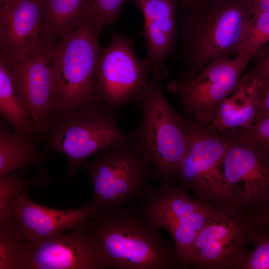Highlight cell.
<instances>
[{
  "label": "cell",
  "mask_w": 269,
  "mask_h": 269,
  "mask_svg": "<svg viewBox=\"0 0 269 269\" xmlns=\"http://www.w3.org/2000/svg\"><path fill=\"white\" fill-rule=\"evenodd\" d=\"M85 227L95 241L103 269H172L180 267L175 246L137 206L99 212Z\"/></svg>",
  "instance_id": "1"
},
{
  "label": "cell",
  "mask_w": 269,
  "mask_h": 269,
  "mask_svg": "<svg viewBox=\"0 0 269 269\" xmlns=\"http://www.w3.org/2000/svg\"><path fill=\"white\" fill-rule=\"evenodd\" d=\"M252 15L251 0H213L184 12L178 17L185 64L179 78H195L215 58L237 56L245 25Z\"/></svg>",
  "instance_id": "2"
},
{
  "label": "cell",
  "mask_w": 269,
  "mask_h": 269,
  "mask_svg": "<svg viewBox=\"0 0 269 269\" xmlns=\"http://www.w3.org/2000/svg\"><path fill=\"white\" fill-rule=\"evenodd\" d=\"M152 75L135 98L141 119L132 132L133 147L147 162L152 178L161 183L174 175L187 149L186 118L169 104L160 85Z\"/></svg>",
  "instance_id": "3"
},
{
  "label": "cell",
  "mask_w": 269,
  "mask_h": 269,
  "mask_svg": "<svg viewBox=\"0 0 269 269\" xmlns=\"http://www.w3.org/2000/svg\"><path fill=\"white\" fill-rule=\"evenodd\" d=\"M98 36L92 13L50 47L56 119L66 112L100 101L96 86L102 50Z\"/></svg>",
  "instance_id": "4"
},
{
  "label": "cell",
  "mask_w": 269,
  "mask_h": 269,
  "mask_svg": "<svg viewBox=\"0 0 269 269\" xmlns=\"http://www.w3.org/2000/svg\"><path fill=\"white\" fill-rule=\"evenodd\" d=\"M116 112L100 101L62 114L46 134L44 151H56L64 155L70 178L90 156L132 145V132L119 128Z\"/></svg>",
  "instance_id": "5"
},
{
  "label": "cell",
  "mask_w": 269,
  "mask_h": 269,
  "mask_svg": "<svg viewBox=\"0 0 269 269\" xmlns=\"http://www.w3.org/2000/svg\"><path fill=\"white\" fill-rule=\"evenodd\" d=\"M188 190L181 184L175 185L170 178L161 182L158 189H153L137 206L147 220L171 236L180 267L194 266V241L216 208L191 197Z\"/></svg>",
  "instance_id": "6"
},
{
  "label": "cell",
  "mask_w": 269,
  "mask_h": 269,
  "mask_svg": "<svg viewBox=\"0 0 269 269\" xmlns=\"http://www.w3.org/2000/svg\"><path fill=\"white\" fill-rule=\"evenodd\" d=\"M80 170L89 176L93 195L89 203L99 212H113L128 201L143 200L153 189L152 170L147 162L133 147L105 150Z\"/></svg>",
  "instance_id": "7"
},
{
  "label": "cell",
  "mask_w": 269,
  "mask_h": 269,
  "mask_svg": "<svg viewBox=\"0 0 269 269\" xmlns=\"http://www.w3.org/2000/svg\"><path fill=\"white\" fill-rule=\"evenodd\" d=\"M186 121L187 149L174 175L200 200L216 206L226 204L222 173L225 137L209 125H201L193 118Z\"/></svg>",
  "instance_id": "8"
},
{
  "label": "cell",
  "mask_w": 269,
  "mask_h": 269,
  "mask_svg": "<svg viewBox=\"0 0 269 269\" xmlns=\"http://www.w3.org/2000/svg\"><path fill=\"white\" fill-rule=\"evenodd\" d=\"M252 59L245 55L216 58L195 78L173 79L166 87L178 96L187 115L201 125H208L218 105L240 88L242 73Z\"/></svg>",
  "instance_id": "9"
},
{
  "label": "cell",
  "mask_w": 269,
  "mask_h": 269,
  "mask_svg": "<svg viewBox=\"0 0 269 269\" xmlns=\"http://www.w3.org/2000/svg\"><path fill=\"white\" fill-rule=\"evenodd\" d=\"M222 173L226 204L238 209L269 204V157L227 132Z\"/></svg>",
  "instance_id": "10"
},
{
  "label": "cell",
  "mask_w": 269,
  "mask_h": 269,
  "mask_svg": "<svg viewBox=\"0 0 269 269\" xmlns=\"http://www.w3.org/2000/svg\"><path fill=\"white\" fill-rule=\"evenodd\" d=\"M254 226L229 204L215 210L197 234L193 245L195 263L201 269H235L255 238Z\"/></svg>",
  "instance_id": "11"
},
{
  "label": "cell",
  "mask_w": 269,
  "mask_h": 269,
  "mask_svg": "<svg viewBox=\"0 0 269 269\" xmlns=\"http://www.w3.org/2000/svg\"><path fill=\"white\" fill-rule=\"evenodd\" d=\"M134 39L113 30L112 40L100 55L97 72L96 92L100 101L117 112L134 99L147 82L150 69L135 55Z\"/></svg>",
  "instance_id": "12"
},
{
  "label": "cell",
  "mask_w": 269,
  "mask_h": 269,
  "mask_svg": "<svg viewBox=\"0 0 269 269\" xmlns=\"http://www.w3.org/2000/svg\"><path fill=\"white\" fill-rule=\"evenodd\" d=\"M51 46L41 47L26 57L7 62L15 92L30 115L41 141L56 119L51 69Z\"/></svg>",
  "instance_id": "13"
},
{
  "label": "cell",
  "mask_w": 269,
  "mask_h": 269,
  "mask_svg": "<svg viewBox=\"0 0 269 269\" xmlns=\"http://www.w3.org/2000/svg\"><path fill=\"white\" fill-rule=\"evenodd\" d=\"M19 269H103L85 226L25 244Z\"/></svg>",
  "instance_id": "14"
},
{
  "label": "cell",
  "mask_w": 269,
  "mask_h": 269,
  "mask_svg": "<svg viewBox=\"0 0 269 269\" xmlns=\"http://www.w3.org/2000/svg\"><path fill=\"white\" fill-rule=\"evenodd\" d=\"M139 8L144 19L142 34L146 45L144 62L152 75L168 77L167 57L174 53L179 37V0H128Z\"/></svg>",
  "instance_id": "15"
},
{
  "label": "cell",
  "mask_w": 269,
  "mask_h": 269,
  "mask_svg": "<svg viewBox=\"0 0 269 269\" xmlns=\"http://www.w3.org/2000/svg\"><path fill=\"white\" fill-rule=\"evenodd\" d=\"M11 208L15 228L27 245L84 226L99 212L89 202L75 209L48 208L31 200L27 194L16 198Z\"/></svg>",
  "instance_id": "16"
},
{
  "label": "cell",
  "mask_w": 269,
  "mask_h": 269,
  "mask_svg": "<svg viewBox=\"0 0 269 269\" xmlns=\"http://www.w3.org/2000/svg\"><path fill=\"white\" fill-rule=\"evenodd\" d=\"M44 0H17L0 7V56L22 59L42 45Z\"/></svg>",
  "instance_id": "17"
},
{
  "label": "cell",
  "mask_w": 269,
  "mask_h": 269,
  "mask_svg": "<svg viewBox=\"0 0 269 269\" xmlns=\"http://www.w3.org/2000/svg\"><path fill=\"white\" fill-rule=\"evenodd\" d=\"M39 142L32 136L12 131L2 119L0 120V176L29 166L36 168L39 176L46 184L50 178L43 162L45 155L39 148Z\"/></svg>",
  "instance_id": "18"
},
{
  "label": "cell",
  "mask_w": 269,
  "mask_h": 269,
  "mask_svg": "<svg viewBox=\"0 0 269 269\" xmlns=\"http://www.w3.org/2000/svg\"><path fill=\"white\" fill-rule=\"evenodd\" d=\"M92 13L90 0H44L42 45L51 46L57 43Z\"/></svg>",
  "instance_id": "19"
},
{
  "label": "cell",
  "mask_w": 269,
  "mask_h": 269,
  "mask_svg": "<svg viewBox=\"0 0 269 269\" xmlns=\"http://www.w3.org/2000/svg\"><path fill=\"white\" fill-rule=\"evenodd\" d=\"M260 82L253 80L241 87L217 107L209 124L219 133L248 128L255 121Z\"/></svg>",
  "instance_id": "20"
},
{
  "label": "cell",
  "mask_w": 269,
  "mask_h": 269,
  "mask_svg": "<svg viewBox=\"0 0 269 269\" xmlns=\"http://www.w3.org/2000/svg\"><path fill=\"white\" fill-rule=\"evenodd\" d=\"M0 114L12 131L27 134L40 142L32 119L15 92L9 66L1 56H0Z\"/></svg>",
  "instance_id": "21"
},
{
  "label": "cell",
  "mask_w": 269,
  "mask_h": 269,
  "mask_svg": "<svg viewBox=\"0 0 269 269\" xmlns=\"http://www.w3.org/2000/svg\"><path fill=\"white\" fill-rule=\"evenodd\" d=\"M28 167L0 176V228L14 224L11 203L16 198L27 194L28 189L32 186L46 184L38 176L32 179L26 178L25 173Z\"/></svg>",
  "instance_id": "22"
},
{
  "label": "cell",
  "mask_w": 269,
  "mask_h": 269,
  "mask_svg": "<svg viewBox=\"0 0 269 269\" xmlns=\"http://www.w3.org/2000/svg\"><path fill=\"white\" fill-rule=\"evenodd\" d=\"M269 42V13L252 14L245 25L237 48V56L250 55L253 58Z\"/></svg>",
  "instance_id": "23"
},
{
  "label": "cell",
  "mask_w": 269,
  "mask_h": 269,
  "mask_svg": "<svg viewBox=\"0 0 269 269\" xmlns=\"http://www.w3.org/2000/svg\"><path fill=\"white\" fill-rule=\"evenodd\" d=\"M25 247L14 224L0 228V269H19Z\"/></svg>",
  "instance_id": "24"
},
{
  "label": "cell",
  "mask_w": 269,
  "mask_h": 269,
  "mask_svg": "<svg viewBox=\"0 0 269 269\" xmlns=\"http://www.w3.org/2000/svg\"><path fill=\"white\" fill-rule=\"evenodd\" d=\"M227 132L258 147L269 157V115L248 128Z\"/></svg>",
  "instance_id": "25"
},
{
  "label": "cell",
  "mask_w": 269,
  "mask_h": 269,
  "mask_svg": "<svg viewBox=\"0 0 269 269\" xmlns=\"http://www.w3.org/2000/svg\"><path fill=\"white\" fill-rule=\"evenodd\" d=\"M96 31L118 21L122 7L128 0H90Z\"/></svg>",
  "instance_id": "26"
},
{
  "label": "cell",
  "mask_w": 269,
  "mask_h": 269,
  "mask_svg": "<svg viewBox=\"0 0 269 269\" xmlns=\"http://www.w3.org/2000/svg\"><path fill=\"white\" fill-rule=\"evenodd\" d=\"M257 239L251 251L247 253L235 269H269V235Z\"/></svg>",
  "instance_id": "27"
},
{
  "label": "cell",
  "mask_w": 269,
  "mask_h": 269,
  "mask_svg": "<svg viewBox=\"0 0 269 269\" xmlns=\"http://www.w3.org/2000/svg\"><path fill=\"white\" fill-rule=\"evenodd\" d=\"M253 59L252 68L241 78L240 87L253 80L260 82L269 81V42L259 50Z\"/></svg>",
  "instance_id": "28"
},
{
  "label": "cell",
  "mask_w": 269,
  "mask_h": 269,
  "mask_svg": "<svg viewBox=\"0 0 269 269\" xmlns=\"http://www.w3.org/2000/svg\"><path fill=\"white\" fill-rule=\"evenodd\" d=\"M269 115V81H267L260 82L258 97L257 112L255 123Z\"/></svg>",
  "instance_id": "29"
},
{
  "label": "cell",
  "mask_w": 269,
  "mask_h": 269,
  "mask_svg": "<svg viewBox=\"0 0 269 269\" xmlns=\"http://www.w3.org/2000/svg\"><path fill=\"white\" fill-rule=\"evenodd\" d=\"M213 0H179L180 7L184 12H189L207 4Z\"/></svg>",
  "instance_id": "30"
},
{
  "label": "cell",
  "mask_w": 269,
  "mask_h": 269,
  "mask_svg": "<svg viewBox=\"0 0 269 269\" xmlns=\"http://www.w3.org/2000/svg\"><path fill=\"white\" fill-rule=\"evenodd\" d=\"M250 221L253 226L269 225V204Z\"/></svg>",
  "instance_id": "31"
},
{
  "label": "cell",
  "mask_w": 269,
  "mask_h": 269,
  "mask_svg": "<svg viewBox=\"0 0 269 269\" xmlns=\"http://www.w3.org/2000/svg\"><path fill=\"white\" fill-rule=\"evenodd\" d=\"M252 14L269 13V0H251Z\"/></svg>",
  "instance_id": "32"
},
{
  "label": "cell",
  "mask_w": 269,
  "mask_h": 269,
  "mask_svg": "<svg viewBox=\"0 0 269 269\" xmlns=\"http://www.w3.org/2000/svg\"><path fill=\"white\" fill-rule=\"evenodd\" d=\"M16 0H0V6L13 2Z\"/></svg>",
  "instance_id": "33"
}]
</instances>
